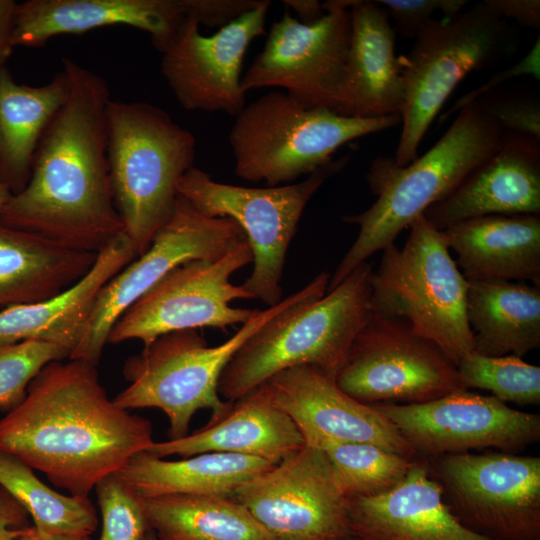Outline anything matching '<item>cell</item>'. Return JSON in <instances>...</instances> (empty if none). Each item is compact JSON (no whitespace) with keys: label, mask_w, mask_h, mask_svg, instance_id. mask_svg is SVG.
<instances>
[{"label":"cell","mask_w":540,"mask_h":540,"mask_svg":"<svg viewBox=\"0 0 540 540\" xmlns=\"http://www.w3.org/2000/svg\"><path fill=\"white\" fill-rule=\"evenodd\" d=\"M69 94L47 126L25 188L0 210L3 223L71 249L99 253L124 232L111 189L106 108L97 73L62 58Z\"/></svg>","instance_id":"6da1fadb"},{"label":"cell","mask_w":540,"mask_h":540,"mask_svg":"<svg viewBox=\"0 0 540 540\" xmlns=\"http://www.w3.org/2000/svg\"><path fill=\"white\" fill-rule=\"evenodd\" d=\"M96 367L80 359L46 364L0 420V450L73 496H88L154 442L151 422L110 399Z\"/></svg>","instance_id":"7a4b0ae2"},{"label":"cell","mask_w":540,"mask_h":540,"mask_svg":"<svg viewBox=\"0 0 540 540\" xmlns=\"http://www.w3.org/2000/svg\"><path fill=\"white\" fill-rule=\"evenodd\" d=\"M504 135L502 127L475 101L459 110L444 135L407 166H398L393 157L376 158L366 178L378 198L366 211L343 217L360 229L330 276L327 292L373 253L394 243L428 207L447 197L499 149Z\"/></svg>","instance_id":"3957f363"},{"label":"cell","mask_w":540,"mask_h":540,"mask_svg":"<svg viewBox=\"0 0 540 540\" xmlns=\"http://www.w3.org/2000/svg\"><path fill=\"white\" fill-rule=\"evenodd\" d=\"M372 266L363 262L337 287L291 306L255 332L221 373L218 393L234 401L273 375L314 366L332 377L370 313Z\"/></svg>","instance_id":"277c9868"},{"label":"cell","mask_w":540,"mask_h":540,"mask_svg":"<svg viewBox=\"0 0 540 540\" xmlns=\"http://www.w3.org/2000/svg\"><path fill=\"white\" fill-rule=\"evenodd\" d=\"M106 135L114 204L140 256L174 213L177 185L193 167L196 139L158 106L112 99Z\"/></svg>","instance_id":"5b68a950"},{"label":"cell","mask_w":540,"mask_h":540,"mask_svg":"<svg viewBox=\"0 0 540 540\" xmlns=\"http://www.w3.org/2000/svg\"><path fill=\"white\" fill-rule=\"evenodd\" d=\"M330 275L322 272L301 290L251 317L225 342L210 347L196 330L164 334L130 357L123 375L129 385L113 401L122 409L158 408L168 417L170 440L185 437L194 414L209 409L221 416L230 401L218 393L222 371L238 349L281 312L312 296L327 292Z\"/></svg>","instance_id":"8992f818"},{"label":"cell","mask_w":540,"mask_h":540,"mask_svg":"<svg viewBox=\"0 0 540 540\" xmlns=\"http://www.w3.org/2000/svg\"><path fill=\"white\" fill-rule=\"evenodd\" d=\"M398 248H383L371 277V312L406 320L419 335L436 343L458 365L474 351L466 316L469 281L450 254L444 232L423 215L408 227Z\"/></svg>","instance_id":"52a82bcc"},{"label":"cell","mask_w":540,"mask_h":540,"mask_svg":"<svg viewBox=\"0 0 540 540\" xmlns=\"http://www.w3.org/2000/svg\"><path fill=\"white\" fill-rule=\"evenodd\" d=\"M399 123L400 116L355 118L306 108L271 91L235 116L229 133L235 174L270 187L290 184L331 163L342 145Z\"/></svg>","instance_id":"ba28073f"},{"label":"cell","mask_w":540,"mask_h":540,"mask_svg":"<svg viewBox=\"0 0 540 540\" xmlns=\"http://www.w3.org/2000/svg\"><path fill=\"white\" fill-rule=\"evenodd\" d=\"M504 19L483 2L443 20L431 19L400 56L404 81L402 130L394 162L407 166L430 124L459 82L495 61L508 44Z\"/></svg>","instance_id":"9c48e42d"},{"label":"cell","mask_w":540,"mask_h":540,"mask_svg":"<svg viewBox=\"0 0 540 540\" xmlns=\"http://www.w3.org/2000/svg\"><path fill=\"white\" fill-rule=\"evenodd\" d=\"M348 160H333L303 181L265 188L221 183L193 166L179 180L177 191L202 214L229 217L240 226L253 255L252 273L242 287L270 307L282 300L287 250L307 203Z\"/></svg>","instance_id":"30bf717a"},{"label":"cell","mask_w":540,"mask_h":540,"mask_svg":"<svg viewBox=\"0 0 540 540\" xmlns=\"http://www.w3.org/2000/svg\"><path fill=\"white\" fill-rule=\"evenodd\" d=\"M430 471L450 511L467 528L493 540H540L539 457L446 454Z\"/></svg>","instance_id":"8fae6325"},{"label":"cell","mask_w":540,"mask_h":540,"mask_svg":"<svg viewBox=\"0 0 540 540\" xmlns=\"http://www.w3.org/2000/svg\"><path fill=\"white\" fill-rule=\"evenodd\" d=\"M354 399L420 404L464 389L457 365L401 318L370 313L335 377Z\"/></svg>","instance_id":"7c38bea8"},{"label":"cell","mask_w":540,"mask_h":540,"mask_svg":"<svg viewBox=\"0 0 540 540\" xmlns=\"http://www.w3.org/2000/svg\"><path fill=\"white\" fill-rule=\"evenodd\" d=\"M245 238L229 217H209L178 195L171 219L149 248L112 277L98 292L84 333L69 359L97 366L109 333L132 304L177 266L191 260L215 261Z\"/></svg>","instance_id":"4fadbf2b"},{"label":"cell","mask_w":540,"mask_h":540,"mask_svg":"<svg viewBox=\"0 0 540 540\" xmlns=\"http://www.w3.org/2000/svg\"><path fill=\"white\" fill-rule=\"evenodd\" d=\"M252 262L245 237L218 260L196 259L177 266L122 313L107 343L137 339L147 347L174 331L244 324L255 309L237 308L231 303L253 296L242 285L231 283L230 278Z\"/></svg>","instance_id":"5bb4252c"},{"label":"cell","mask_w":540,"mask_h":540,"mask_svg":"<svg viewBox=\"0 0 540 540\" xmlns=\"http://www.w3.org/2000/svg\"><path fill=\"white\" fill-rule=\"evenodd\" d=\"M349 2L321 3L325 15L310 25L285 11L242 76L243 91L276 87L306 108L336 112L350 41Z\"/></svg>","instance_id":"9a60e30c"},{"label":"cell","mask_w":540,"mask_h":540,"mask_svg":"<svg viewBox=\"0 0 540 540\" xmlns=\"http://www.w3.org/2000/svg\"><path fill=\"white\" fill-rule=\"evenodd\" d=\"M272 540H335L351 535L348 497L329 460L305 445L234 492Z\"/></svg>","instance_id":"2e32d148"},{"label":"cell","mask_w":540,"mask_h":540,"mask_svg":"<svg viewBox=\"0 0 540 540\" xmlns=\"http://www.w3.org/2000/svg\"><path fill=\"white\" fill-rule=\"evenodd\" d=\"M271 2L203 35L200 25L186 15L160 52V70L177 102L187 111L238 115L246 105L241 86L242 63L251 42L265 33Z\"/></svg>","instance_id":"e0dca14e"},{"label":"cell","mask_w":540,"mask_h":540,"mask_svg":"<svg viewBox=\"0 0 540 540\" xmlns=\"http://www.w3.org/2000/svg\"><path fill=\"white\" fill-rule=\"evenodd\" d=\"M416 453L429 456L496 448L519 451L540 439V416L494 396L460 390L420 404H373Z\"/></svg>","instance_id":"ac0fdd59"},{"label":"cell","mask_w":540,"mask_h":540,"mask_svg":"<svg viewBox=\"0 0 540 540\" xmlns=\"http://www.w3.org/2000/svg\"><path fill=\"white\" fill-rule=\"evenodd\" d=\"M293 420L305 445L331 442L370 443L411 459L417 453L396 426L373 404L360 402L314 366L281 371L262 384Z\"/></svg>","instance_id":"d6986e66"},{"label":"cell","mask_w":540,"mask_h":540,"mask_svg":"<svg viewBox=\"0 0 540 540\" xmlns=\"http://www.w3.org/2000/svg\"><path fill=\"white\" fill-rule=\"evenodd\" d=\"M540 214V140L505 132L499 149L423 216L437 229L487 215Z\"/></svg>","instance_id":"ffe728a7"},{"label":"cell","mask_w":540,"mask_h":540,"mask_svg":"<svg viewBox=\"0 0 540 540\" xmlns=\"http://www.w3.org/2000/svg\"><path fill=\"white\" fill-rule=\"evenodd\" d=\"M351 535L360 540H493L464 526L424 461L376 496L348 497Z\"/></svg>","instance_id":"44dd1931"},{"label":"cell","mask_w":540,"mask_h":540,"mask_svg":"<svg viewBox=\"0 0 540 540\" xmlns=\"http://www.w3.org/2000/svg\"><path fill=\"white\" fill-rule=\"evenodd\" d=\"M186 16L184 0H28L17 4L12 45L38 47L63 34L127 25L161 52Z\"/></svg>","instance_id":"7402d4cb"},{"label":"cell","mask_w":540,"mask_h":540,"mask_svg":"<svg viewBox=\"0 0 540 540\" xmlns=\"http://www.w3.org/2000/svg\"><path fill=\"white\" fill-rule=\"evenodd\" d=\"M351 32L336 113L346 117L400 116L404 81L395 54V29L376 1H354Z\"/></svg>","instance_id":"603a6c76"},{"label":"cell","mask_w":540,"mask_h":540,"mask_svg":"<svg viewBox=\"0 0 540 540\" xmlns=\"http://www.w3.org/2000/svg\"><path fill=\"white\" fill-rule=\"evenodd\" d=\"M305 441L293 420L261 384L230 401L227 410L185 437L153 442L147 452L164 458H183L207 452L256 457L274 465L299 451Z\"/></svg>","instance_id":"cb8c5ba5"},{"label":"cell","mask_w":540,"mask_h":540,"mask_svg":"<svg viewBox=\"0 0 540 540\" xmlns=\"http://www.w3.org/2000/svg\"><path fill=\"white\" fill-rule=\"evenodd\" d=\"M137 257L134 245L122 233L98 253L90 271L63 293L42 302L3 308L0 345L40 340L61 345L72 353L100 289Z\"/></svg>","instance_id":"d4e9b609"},{"label":"cell","mask_w":540,"mask_h":540,"mask_svg":"<svg viewBox=\"0 0 540 540\" xmlns=\"http://www.w3.org/2000/svg\"><path fill=\"white\" fill-rule=\"evenodd\" d=\"M468 281H529L540 285L539 215H487L443 230Z\"/></svg>","instance_id":"484cf974"},{"label":"cell","mask_w":540,"mask_h":540,"mask_svg":"<svg viewBox=\"0 0 540 540\" xmlns=\"http://www.w3.org/2000/svg\"><path fill=\"white\" fill-rule=\"evenodd\" d=\"M97 256L0 221V307L63 293L90 271Z\"/></svg>","instance_id":"4316f807"},{"label":"cell","mask_w":540,"mask_h":540,"mask_svg":"<svg viewBox=\"0 0 540 540\" xmlns=\"http://www.w3.org/2000/svg\"><path fill=\"white\" fill-rule=\"evenodd\" d=\"M273 466L260 458L233 453L207 452L169 461L141 451L116 473L142 498L172 494L233 497L237 488Z\"/></svg>","instance_id":"83f0119b"},{"label":"cell","mask_w":540,"mask_h":540,"mask_svg":"<svg viewBox=\"0 0 540 540\" xmlns=\"http://www.w3.org/2000/svg\"><path fill=\"white\" fill-rule=\"evenodd\" d=\"M466 316L481 355L523 357L540 347V285L469 281Z\"/></svg>","instance_id":"f1b7e54d"},{"label":"cell","mask_w":540,"mask_h":540,"mask_svg":"<svg viewBox=\"0 0 540 540\" xmlns=\"http://www.w3.org/2000/svg\"><path fill=\"white\" fill-rule=\"evenodd\" d=\"M69 88L63 69L44 85L28 86L0 67V176L12 194L27 185L40 140Z\"/></svg>","instance_id":"f546056e"},{"label":"cell","mask_w":540,"mask_h":540,"mask_svg":"<svg viewBox=\"0 0 540 540\" xmlns=\"http://www.w3.org/2000/svg\"><path fill=\"white\" fill-rule=\"evenodd\" d=\"M143 508L159 540H272L234 497L163 495L143 498Z\"/></svg>","instance_id":"4dcf8cb0"},{"label":"cell","mask_w":540,"mask_h":540,"mask_svg":"<svg viewBox=\"0 0 540 540\" xmlns=\"http://www.w3.org/2000/svg\"><path fill=\"white\" fill-rule=\"evenodd\" d=\"M0 486L10 493L43 534L90 537L98 526L88 496H65L40 481L33 469L0 450Z\"/></svg>","instance_id":"1f68e13d"},{"label":"cell","mask_w":540,"mask_h":540,"mask_svg":"<svg viewBox=\"0 0 540 540\" xmlns=\"http://www.w3.org/2000/svg\"><path fill=\"white\" fill-rule=\"evenodd\" d=\"M347 497L376 496L396 486L413 464L370 443L331 442L319 447Z\"/></svg>","instance_id":"d6a6232c"},{"label":"cell","mask_w":540,"mask_h":540,"mask_svg":"<svg viewBox=\"0 0 540 540\" xmlns=\"http://www.w3.org/2000/svg\"><path fill=\"white\" fill-rule=\"evenodd\" d=\"M457 368L466 390H488L504 403H540V367L521 357L511 354L492 357L473 351L459 361Z\"/></svg>","instance_id":"836d02e7"},{"label":"cell","mask_w":540,"mask_h":540,"mask_svg":"<svg viewBox=\"0 0 540 540\" xmlns=\"http://www.w3.org/2000/svg\"><path fill=\"white\" fill-rule=\"evenodd\" d=\"M70 354L61 345L40 340L0 345V409L17 407L39 371L52 361L69 359Z\"/></svg>","instance_id":"e575fe53"},{"label":"cell","mask_w":540,"mask_h":540,"mask_svg":"<svg viewBox=\"0 0 540 540\" xmlns=\"http://www.w3.org/2000/svg\"><path fill=\"white\" fill-rule=\"evenodd\" d=\"M95 490L102 517L99 540H143L149 530L143 498L117 473L101 479Z\"/></svg>","instance_id":"d590c367"},{"label":"cell","mask_w":540,"mask_h":540,"mask_svg":"<svg viewBox=\"0 0 540 540\" xmlns=\"http://www.w3.org/2000/svg\"><path fill=\"white\" fill-rule=\"evenodd\" d=\"M387 8L401 36L414 39L436 11L453 17L463 11L465 0H377Z\"/></svg>","instance_id":"8d00e7d4"},{"label":"cell","mask_w":540,"mask_h":540,"mask_svg":"<svg viewBox=\"0 0 540 540\" xmlns=\"http://www.w3.org/2000/svg\"><path fill=\"white\" fill-rule=\"evenodd\" d=\"M476 102L505 132L540 140V106L538 99L507 97L498 100L477 99Z\"/></svg>","instance_id":"74e56055"},{"label":"cell","mask_w":540,"mask_h":540,"mask_svg":"<svg viewBox=\"0 0 540 540\" xmlns=\"http://www.w3.org/2000/svg\"><path fill=\"white\" fill-rule=\"evenodd\" d=\"M262 0H184L186 15L199 25L221 28L256 8Z\"/></svg>","instance_id":"f35d334b"},{"label":"cell","mask_w":540,"mask_h":540,"mask_svg":"<svg viewBox=\"0 0 540 540\" xmlns=\"http://www.w3.org/2000/svg\"><path fill=\"white\" fill-rule=\"evenodd\" d=\"M522 75H532L535 79L540 78V41L539 37L529 50V52L512 67L503 69L490 77L488 81L478 88L466 93L460 97L452 108L447 111L444 118L458 112L464 106L475 102L478 98L488 95L491 91L497 89L501 83Z\"/></svg>","instance_id":"ab89813d"},{"label":"cell","mask_w":540,"mask_h":540,"mask_svg":"<svg viewBox=\"0 0 540 540\" xmlns=\"http://www.w3.org/2000/svg\"><path fill=\"white\" fill-rule=\"evenodd\" d=\"M482 2L502 19L511 18L521 26L537 30L540 28L539 0H485Z\"/></svg>","instance_id":"60d3db41"},{"label":"cell","mask_w":540,"mask_h":540,"mask_svg":"<svg viewBox=\"0 0 540 540\" xmlns=\"http://www.w3.org/2000/svg\"><path fill=\"white\" fill-rule=\"evenodd\" d=\"M24 507L0 486V540H17L28 525Z\"/></svg>","instance_id":"b9f144b4"},{"label":"cell","mask_w":540,"mask_h":540,"mask_svg":"<svg viewBox=\"0 0 540 540\" xmlns=\"http://www.w3.org/2000/svg\"><path fill=\"white\" fill-rule=\"evenodd\" d=\"M16 5L14 0H0V67L5 65L14 49L12 30Z\"/></svg>","instance_id":"7bdbcfd3"},{"label":"cell","mask_w":540,"mask_h":540,"mask_svg":"<svg viewBox=\"0 0 540 540\" xmlns=\"http://www.w3.org/2000/svg\"><path fill=\"white\" fill-rule=\"evenodd\" d=\"M283 3L297 14L298 21L306 25L317 22L325 15L317 0H284Z\"/></svg>","instance_id":"ee69618b"},{"label":"cell","mask_w":540,"mask_h":540,"mask_svg":"<svg viewBox=\"0 0 540 540\" xmlns=\"http://www.w3.org/2000/svg\"><path fill=\"white\" fill-rule=\"evenodd\" d=\"M17 540H91L90 537L49 535L38 532L34 526H27Z\"/></svg>","instance_id":"f6af8a7d"},{"label":"cell","mask_w":540,"mask_h":540,"mask_svg":"<svg viewBox=\"0 0 540 540\" xmlns=\"http://www.w3.org/2000/svg\"><path fill=\"white\" fill-rule=\"evenodd\" d=\"M12 193L0 176V210L7 203Z\"/></svg>","instance_id":"bcb514c9"},{"label":"cell","mask_w":540,"mask_h":540,"mask_svg":"<svg viewBox=\"0 0 540 540\" xmlns=\"http://www.w3.org/2000/svg\"><path fill=\"white\" fill-rule=\"evenodd\" d=\"M143 540H159L156 534L152 530H148L143 538Z\"/></svg>","instance_id":"7dc6e473"},{"label":"cell","mask_w":540,"mask_h":540,"mask_svg":"<svg viewBox=\"0 0 540 540\" xmlns=\"http://www.w3.org/2000/svg\"><path fill=\"white\" fill-rule=\"evenodd\" d=\"M335 540H360L359 538L353 536V535H348V536H345V537H342V538H338V539H335Z\"/></svg>","instance_id":"c3c4849f"}]
</instances>
